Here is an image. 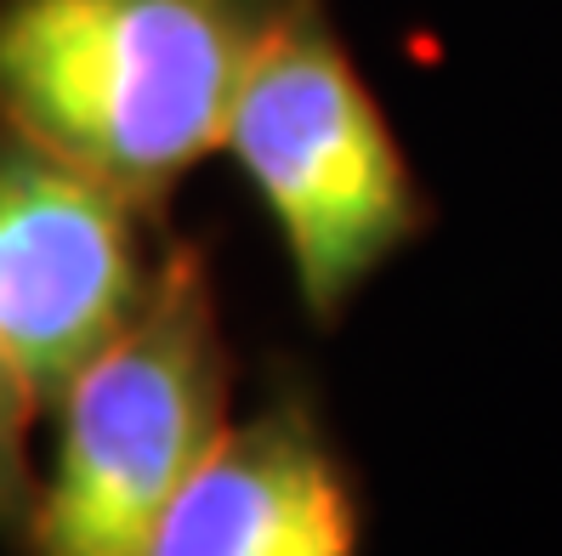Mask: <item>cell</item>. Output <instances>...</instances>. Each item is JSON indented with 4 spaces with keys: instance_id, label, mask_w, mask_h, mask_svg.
Listing matches in <instances>:
<instances>
[{
    "instance_id": "6da1fadb",
    "label": "cell",
    "mask_w": 562,
    "mask_h": 556,
    "mask_svg": "<svg viewBox=\"0 0 562 556\" xmlns=\"http://www.w3.org/2000/svg\"><path fill=\"white\" fill-rule=\"evenodd\" d=\"M290 0H0V125L165 216Z\"/></svg>"
},
{
    "instance_id": "7a4b0ae2",
    "label": "cell",
    "mask_w": 562,
    "mask_h": 556,
    "mask_svg": "<svg viewBox=\"0 0 562 556\" xmlns=\"http://www.w3.org/2000/svg\"><path fill=\"white\" fill-rule=\"evenodd\" d=\"M222 154L268 211L318 330H336L438 222L329 0H290L273 23L222 125Z\"/></svg>"
},
{
    "instance_id": "3957f363",
    "label": "cell",
    "mask_w": 562,
    "mask_h": 556,
    "mask_svg": "<svg viewBox=\"0 0 562 556\" xmlns=\"http://www.w3.org/2000/svg\"><path fill=\"white\" fill-rule=\"evenodd\" d=\"M52 472L18 556H143L159 511L234 420V347L200 245L171 239L143 313L52 398Z\"/></svg>"
},
{
    "instance_id": "277c9868",
    "label": "cell",
    "mask_w": 562,
    "mask_h": 556,
    "mask_svg": "<svg viewBox=\"0 0 562 556\" xmlns=\"http://www.w3.org/2000/svg\"><path fill=\"white\" fill-rule=\"evenodd\" d=\"M159 216L0 125V341L35 392L69 386L165 273Z\"/></svg>"
},
{
    "instance_id": "5b68a950",
    "label": "cell",
    "mask_w": 562,
    "mask_h": 556,
    "mask_svg": "<svg viewBox=\"0 0 562 556\" xmlns=\"http://www.w3.org/2000/svg\"><path fill=\"white\" fill-rule=\"evenodd\" d=\"M143 556H363V488L318 392L273 370L159 511Z\"/></svg>"
},
{
    "instance_id": "8992f818",
    "label": "cell",
    "mask_w": 562,
    "mask_h": 556,
    "mask_svg": "<svg viewBox=\"0 0 562 556\" xmlns=\"http://www.w3.org/2000/svg\"><path fill=\"white\" fill-rule=\"evenodd\" d=\"M35 392H29L18 358L0 341V534L18 540L29 500H35V454H29V427H35Z\"/></svg>"
}]
</instances>
